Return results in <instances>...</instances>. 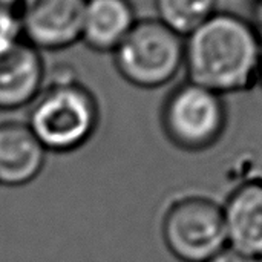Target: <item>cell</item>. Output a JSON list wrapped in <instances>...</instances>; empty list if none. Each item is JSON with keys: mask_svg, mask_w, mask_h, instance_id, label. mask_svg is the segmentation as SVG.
Listing matches in <instances>:
<instances>
[{"mask_svg": "<svg viewBox=\"0 0 262 262\" xmlns=\"http://www.w3.org/2000/svg\"><path fill=\"white\" fill-rule=\"evenodd\" d=\"M21 40V26L18 11L0 6V49H5Z\"/></svg>", "mask_w": 262, "mask_h": 262, "instance_id": "12", "label": "cell"}, {"mask_svg": "<svg viewBox=\"0 0 262 262\" xmlns=\"http://www.w3.org/2000/svg\"><path fill=\"white\" fill-rule=\"evenodd\" d=\"M207 262H261V259L250 256L247 253H243L233 247H226L223 249L218 255H215L212 259H209Z\"/></svg>", "mask_w": 262, "mask_h": 262, "instance_id": "13", "label": "cell"}, {"mask_svg": "<svg viewBox=\"0 0 262 262\" xmlns=\"http://www.w3.org/2000/svg\"><path fill=\"white\" fill-rule=\"evenodd\" d=\"M46 161V149L28 124H0V186L18 187L34 181Z\"/></svg>", "mask_w": 262, "mask_h": 262, "instance_id": "8", "label": "cell"}, {"mask_svg": "<svg viewBox=\"0 0 262 262\" xmlns=\"http://www.w3.org/2000/svg\"><path fill=\"white\" fill-rule=\"evenodd\" d=\"M262 43L252 23L232 12H215L184 38L187 81L215 94L256 86Z\"/></svg>", "mask_w": 262, "mask_h": 262, "instance_id": "1", "label": "cell"}, {"mask_svg": "<svg viewBox=\"0 0 262 262\" xmlns=\"http://www.w3.org/2000/svg\"><path fill=\"white\" fill-rule=\"evenodd\" d=\"M88 0H23L21 38L38 51H57L81 40Z\"/></svg>", "mask_w": 262, "mask_h": 262, "instance_id": "6", "label": "cell"}, {"mask_svg": "<svg viewBox=\"0 0 262 262\" xmlns=\"http://www.w3.org/2000/svg\"><path fill=\"white\" fill-rule=\"evenodd\" d=\"M163 236L180 261L207 262L229 244L223 207L201 196L177 201L164 216Z\"/></svg>", "mask_w": 262, "mask_h": 262, "instance_id": "4", "label": "cell"}, {"mask_svg": "<svg viewBox=\"0 0 262 262\" xmlns=\"http://www.w3.org/2000/svg\"><path fill=\"white\" fill-rule=\"evenodd\" d=\"M227 123L223 95L186 81L166 100L163 126L170 141L187 150H201L215 144Z\"/></svg>", "mask_w": 262, "mask_h": 262, "instance_id": "5", "label": "cell"}, {"mask_svg": "<svg viewBox=\"0 0 262 262\" xmlns=\"http://www.w3.org/2000/svg\"><path fill=\"white\" fill-rule=\"evenodd\" d=\"M98 118L89 89L74 80H58L38 98L28 126L46 150L69 152L92 137Z\"/></svg>", "mask_w": 262, "mask_h": 262, "instance_id": "2", "label": "cell"}, {"mask_svg": "<svg viewBox=\"0 0 262 262\" xmlns=\"http://www.w3.org/2000/svg\"><path fill=\"white\" fill-rule=\"evenodd\" d=\"M112 54L126 81L155 89L170 83L184 68V37L158 18L138 20Z\"/></svg>", "mask_w": 262, "mask_h": 262, "instance_id": "3", "label": "cell"}, {"mask_svg": "<svg viewBox=\"0 0 262 262\" xmlns=\"http://www.w3.org/2000/svg\"><path fill=\"white\" fill-rule=\"evenodd\" d=\"M252 15H253V18L250 20V23H252L255 32L258 34L262 43V0H253Z\"/></svg>", "mask_w": 262, "mask_h": 262, "instance_id": "14", "label": "cell"}, {"mask_svg": "<svg viewBox=\"0 0 262 262\" xmlns=\"http://www.w3.org/2000/svg\"><path fill=\"white\" fill-rule=\"evenodd\" d=\"M137 21L129 0H88L81 40L95 52H114Z\"/></svg>", "mask_w": 262, "mask_h": 262, "instance_id": "10", "label": "cell"}, {"mask_svg": "<svg viewBox=\"0 0 262 262\" xmlns=\"http://www.w3.org/2000/svg\"><path fill=\"white\" fill-rule=\"evenodd\" d=\"M21 3H23V0H0V6H6V8H12V9H17Z\"/></svg>", "mask_w": 262, "mask_h": 262, "instance_id": "15", "label": "cell"}, {"mask_svg": "<svg viewBox=\"0 0 262 262\" xmlns=\"http://www.w3.org/2000/svg\"><path fill=\"white\" fill-rule=\"evenodd\" d=\"M256 84L261 88V91H262V60H261V66H259V72H258V80H256Z\"/></svg>", "mask_w": 262, "mask_h": 262, "instance_id": "16", "label": "cell"}, {"mask_svg": "<svg viewBox=\"0 0 262 262\" xmlns=\"http://www.w3.org/2000/svg\"><path fill=\"white\" fill-rule=\"evenodd\" d=\"M215 6L216 0H155L158 20L184 38L216 12Z\"/></svg>", "mask_w": 262, "mask_h": 262, "instance_id": "11", "label": "cell"}, {"mask_svg": "<svg viewBox=\"0 0 262 262\" xmlns=\"http://www.w3.org/2000/svg\"><path fill=\"white\" fill-rule=\"evenodd\" d=\"M43 77L40 51L23 38L0 49V109L12 111L34 101L40 94Z\"/></svg>", "mask_w": 262, "mask_h": 262, "instance_id": "7", "label": "cell"}, {"mask_svg": "<svg viewBox=\"0 0 262 262\" xmlns=\"http://www.w3.org/2000/svg\"><path fill=\"white\" fill-rule=\"evenodd\" d=\"M223 212L230 247L262 259V178L241 184Z\"/></svg>", "mask_w": 262, "mask_h": 262, "instance_id": "9", "label": "cell"}]
</instances>
